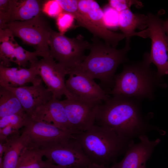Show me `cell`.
Here are the masks:
<instances>
[{
  "mask_svg": "<svg viewBox=\"0 0 168 168\" xmlns=\"http://www.w3.org/2000/svg\"><path fill=\"white\" fill-rule=\"evenodd\" d=\"M44 156L40 148L28 144L21 155L16 168H43L46 163Z\"/></svg>",
  "mask_w": 168,
  "mask_h": 168,
  "instance_id": "7402d4cb",
  "label": "cell"
},
{
  "mask_svg": "<svg viewBox=\"0 0 168 168\" xmlns=\"http://www.w3.org/2000/svg\"><path fill=\"white\" fill-rule=\"evenodd\" d=\"M32 65L37 68L46 87L52 93L53 98L59 100L63 96L66 99L75 96L66 87L65 77L68 74V71L50 55L38 59L30 65Z\"/></svg>",
  "mask_w": 168,
  "mask_h": 168,
  "instance_id": "8fae6325",
  "label": "cell"
},
{
  "mask_svg": "<svg viewBox=\"0 0 168 168\" xmlns=\"http://www.w3.org/2000/svg\"><path fill=\"white\" fill-rule=\"evenodd\" d=\"M6 28L24 44L33 47L40 57L50 55L49 43L53 30L41 15L28 21L9 22Z\"/></svg>",
  "mask_w": 168,
  "mask_h": 168,
  "instance_id": "52a82bcc",
  "label": "cell"
},
{
  "mask_svg": "<svg viewBox=\"0 0 168 168\" xmlns=\"http://www.w3.org/2000/svg\"><path fill=\"white\" fill-rule=\"evenodd\" d=\"M21 132L27 135L28 145L40 148L56 142L67 140L72 136L54 125L35 120L28 116Z\"/></svg>",
  "mask_w": 168,
  "mask_h": 168,
  "instance_id": "7c38bea8",
  "label": "cell"
},
{
  "mask_svg": "<svg viewBox=\"0 0 168 168\" xmlns=\"http://www.w3.org/2000/svg\"><path fill=\"white\" fill-rule=\"evenodd\" d=\"M73 135L92 163L105 166L115 162L125 153L129 142L107 128L94 124L83 132Z\"/></svg>",
  "mask_w": 168,
  "mask_h": 168,
  "instance_id": "277c9868",
  "label": "cell"
},
{
  "mask_svg": "<svg viewBox=\"0 0 168 168\" xmlns=\"http://www.w3.org/2000/svg\"><path fill=\"white\" fill-rule=\"evenodd\" d=\"M43 4L41 0H17L9 22L28 21L40 15Z\"/></svg>",
  "mask_w": 168,
  "mask_h": 168,
  "instance_id": "ffe728a7",
  "label": "cell"
},
{
  "mask_svg": "<svg viewBox=\"0 0 168 168\" xmlns=\"http://www.w3.org/2000/svg\"><path fill=\"white\" fill-rule=\"evenodd\" d=\"M91 40L89 54L72 70L82 72L94 79H98L102 85L112 89L118 67L128 61L127 54L130 49V38L126 39L125 46L120 49L105 44L97 38L93 37Z\"/></svg>",
  "mask_w": 168,
  "mask_h": 168,
  "instance_id": "7a4b0ae2",
  "label": "cell"
},
{
  "mask_svg": "<svg viewBox=\"0 0 168 168\" xmlns=\"http://www.w3.org/2000/svg\"><path fill=\"white\" fill-rule=\"evenodd\" d=\"M139 138L140 142L138 143L132 140L129 142L124 158L119 162H114L110 168H146L147 161L160 140L150 141L145 134Z\"/></svg>",
  "mask_w": 168,
  "mask_h": 168,
  "instance_id": "5bb4252c",
  "label": "cell"
},
{
  "mask_svg": "<svg viewBox=\"0 0 168 168\" xmlns=\"http://www.w3.org/2000/svg\"><path fill=\"white\" fill-rule=\"evenodd\" d=\"M4 87L11 91L16 96L29 116L37 107L53 98L52 93L44 86L42 81L29 86Z\"/></svg>",
  "mask_w": 168,
  "mask_h": 168,
  "instance_id": "9a60e30c",
  "label": "cell"
},
{
  "mask_svg": "<svg viewBox=\"0 0 168 168\" xmlns=\"http://www.w3.org/2000/svg\"><path fill=\"white\" fill-rule=\"evenodd\" d=\"M62 101L72 135L86 131L95 124L97 108L102 103L76 96Z\"/></svg>",
  "mask_w": 168,
  "mask_h": 168,
  "instance_id": "30bf717a",
  "label": "cell"
},
{
  "mask_svg": "<svg viewBox=\"0 0 168 168\" xmlns=\"http://www.w3.org/2000/svg\"><path fill=\"white\" fill-rule=\"evenodd\" d=\"M28 115L23 116L17 114H12L0 118V128L7 126L19 130L25 126Z\"/></svg>",
  "mask_w": 168,
  "mask_h": 168,
  "instance_id": "d4e9b609",
  "label": "cell"
},
{
  "mask_svg": "<svg viewBox=\"0 0 168 168\" xmlns=\"http://www.w3.org/2000/svg\"><path fill=\"white\" fill-rule=\"evenodd\" d=\"M86 168H108L106 166L101 164L91 163Z\"/></svg>",
  "mask_w": 168,
  "mask_h": 168,
  "instance_id": "4dcf8cb0",
  "label": "cell"
},
{
  "mask_svg": "<svg viewBox=\"0 0 168 168\" xmlns=\"http://www.w3.org/2000/svg\"><path fill=\"white\" fill-rule=\"evenodd\" d=\"M17 0H0V30L6 28Z\"/></svg>",
  "mask_w": 168,
  "mask_h": 168,
  "instance_id": "cb8c5ba5",
  "label": "cell"
},
{
  "mask_svg": "<svg viewBox=\"0 0 168 168\" xmlns=\"http://www.w3.org/2000/svg\"><path fill=\"white\" fill-rule=\"evenodd\" d=\"M163 24L166 34L168 39V19L165 21H163Z\"/></svg>",
  "mask_w": 168,
  "mask_h": 168,
  "instance_id": "1f68e13d",
  "label": "cell"
},
{
  "mask_svg": "<svg viewBox=\"0 0 168 168\" xmlns=\"http://www.w3.org/2000/svg\"><path fill=\"white\" fill-rule=\"evenodd\" d=\"M12 32L7 28L0 30V64L10 67L11 59L18 44Z\"/></svg>",
  "mask_w": 168,
  "mask_h": 168,
  "instance_id": "603a6c76",
  "label": "cell"
},
{
  "mask_svg": "<svg viewBox=\"0 0 168 168\" xmlns=\"http://www.w3.org/2000/svg\"><path fill=\"white\" fill-rule=\"evenodd\" d=\"M118 25L123 34L127 38L132 36L148 38V16L143 14L134 13L130 9L119 13Z\"/></svg>",
  "mask_w": 168,
  "mask_h": 168,
  "instance_id": "ac0fdd59",
  "label": "cell"
},
{
  "mask_svg": "<svg viewBox=\"0 0 168 168\" xmlns=\"http://www.w3.org/2000/svg\"><path fill=\"white\" fill-rule=\"evenodd\" d=\"M12 114L28 115L16 96L9 89L0 86V118Z\"/></svg>",
  "mask_w": 168,
  "mask_h": 168,
  "instance_id": "44dd1931",
  "label": "cell"
},
{
  "mask_svg": "<svg viewBox=\"0 0 168 168\" xmlns=\"http://www.w3.org/2000/svg\"><path fill=\"white\" fill-rule=\"evenodd\" d=\"M151 63L149 53L146 52L142 61L125 65L121 73L115 75L114 86L108 94L138 100L152 99L160 78L151 68Z\"/></svg>",
  "mask_w": 168,
  "mask_h": 168,
  "instance_id": "3957f363",
  "label": "cell"
},
{
  "mask_svg": "<svg viewBox=\"0 0 168 168\" xmlns=\"http://www.w3.org/2000/svg\"><path fill=\"white\" fill-rule=\"evenodd\" d=\"M63 11L74 17L78 24L88 30L94 37L116 48L119 42L127 37L109 30L104 13L98 3L93 0H57Z\"/></svg>",
  "mask_w": 168,
  "mask_h": 168,
  "instance_id": "5b68a950",
  "label": "cell"
},
{
  "mask_svg": "<svg viewBox=\"0 0 168 168\" xmlns=\"http://www.w3.org/2000/svg\"><path fill=\"white\" fill-rule=\"evenodd\" d=\"M87 167H69L67 168H86Z\"/></svg>",
  "mask_w": 168,
  "mask_h": 168,
  "instance_id": "d6a6232c",
  "label": "cell"
},
{
  "mask_svg": "<svg viewBox=\"0 0 168 168\" xmlns=\"http://www.w3.org/2000/svg\"><path fill=\"white\" fill-rule=\"evenodd\" d=\"M65 81L66 87L73 96L84 100L102 103L109 97L107 92L94 79L82 72L72 70Z\"/></svg>",
  "mask_w": 168,
  "mask_h": 168,
  "instance_id": "4fadbf2b",
  "label": "cell"
},
{
  "mask_svg": "<svg viewBox=\"0 0 168 168\" xmlns=\"http://www.w3.org/2000/svg\"><path fill=\"white\" fill-rule=\"evenodd\" d=\"M42 12L50 17H57L63 11L57 0H49L43 3Z\"/></svg>",
  "mask_w": 168,
  "mask_h": 168,
  "instance_id": "83f0119b",
  "label": "cell"
},
{
  "mask_svg": "<svg viewBox=\"0 0 168 168\" xmlns=\"http://www.w3.org/2000/svg\"><path fill=\"white\" fill-rule=\"evenodd\" d=\"M110 6L116 12H119L124 10L130 9L132 5L140 8L142 6V2L135 0H110L109 1Z\"/></svg>",
  "mask_w": 168,
  "mask_h": 168,
  "instance_id": "4316f807",
  "label": "cell"
},
{
  "mask_svg": "<svg viewBox=\"0 0 168 168\" xmlns=\"http://www.w3.org/2000/svg\"><path fill=\"white\" fill-rule=\"evenodd\" d=\"M43 168H67L53 164L47 160L46 161L45 164Z\"/></svg>",
  "mask_w": 168,
  "mask_h": 168,
  "instance_id": "f546056e",
  "label": "cell"
},
{
  "mask_svg": "<svg viewBox=\"0 0 168 168\" xmlns=\"http://www.w3.org/2000/svg\"><path fill=\"white\" fill-rule=\"evenodd\" d=\"M42 81L34 65L26 68L7 67L0 64V86L18 87L28 83L34 85Z\"/></svg>",
  "mask_w": 168,
  "mask_h": 168,
  "instance_id": "e0dca14e",
  "label": "cell"
},
{
  "mask_svg": "<svg viewBox=\"0 0 168 168\" xmlns=\"http://www.w3.org/2000/svg\"><path fill=\"white\" fill-rule=\"evenodd\" d=\"M40 148L47 160L57 165L66 168L87 167L92 163L73 135L67 140L51 143Z\"/></svg>",
  "mask_w": 168,
  "mask_h": 168,
  "instance_id": "ba28073f",
  "label": "cell"
},
{
  "mask_svg": "<svg viewBox=\"0 0 168 168\" xmlns=\"http://www.w3.org/2000/svg\"><path fill=\"white\" fill-rule=\"evenodd\" d=\"M74 16L71 14L63 12L56 17V24L59 33H64L70 29L73 25Z\"/></svg>",
  "mask_w": 168,
  "mask_h": 168,
  "instance_id": "484cf974",
  "label": "cell"
},
{
  "mask_svg": "<svg viewBox=\"0 0 168 168\" xmlns=\"http://www.w3.org/2000/svg\"><path fill=\"white\" fill-rule=\"evenodd\" d=\"M138 101L120 95L110 97L99 105L95 124L109 128L128 140L145 134L148 127Z\"/></svg>",
  "mask_w": 168,
  "mask_h": 168,
  "instance_id": "6da1fadb",
  "label": "cell"
},
{
  "mask_svg": "<svg viewBox=\"0 0 168 168\" xmlns=\"http://www.w3.org/2000/svg\"><path fill=\"white\" fill-rule=\"evenodd\" d=\"M3 142L5 143L7 147L3 156L2 168H16L21 155L28 144L27 135L21 132Z\"/></svg>",
  "mask_w": 168,
  "mask_h": 168,
  "instance_id": "d6986e66",
  "label": "cell"
},
{
  "mask_svg": "<svg viewBox=\"0 0 168 168\" xmlns=\"http://www.w3.org/2000/svg\"><path fill=\"white\" fill-rule=\"evenodd\" d=\"M90 44L81 35L70 38L53 30L49 40V55L69 74L84 60L85 51L89 49Z\"/></svg>",
  "mask_w": 168,
  "mask_h": 168,
  "instance_id": "8992f818",
  "label": "cell"
},
{
  "mask_svg": "<svg viewBox=\"0 0 168 168\" xmlns=\"http://www.w3.org/2000/svg\"><path fill=\"white\" fill-rule=\"evenodd\" d=\"M20 133L19 130H17L9 126L0 128V142H4Z\"/></svg>",
  "mask_w": 168,
  "mask_h": 168,
  "instance_id": "f1b7e54d",
  "label": "cell"
},
{
  "mask_svg": "<svg viewBox=\"0 0 168 168\" xmlns=\"http://www.w3.org/2000/svg\"><path fill=\"white\" fill-rule=\"evenodd\" d=\"M148 16V37L151 40L149 58L157 68V74L161 78L168 74V39L164 28L163 21L150 13Z\"/></svg>",
  "mask_w": 168,
  "mask_h": 168,
  "instance_id": "9c48e42d",
  "label": "cell"
},
{
  "mask_svg": "<svg viewBox=\"0 0 168 168\" xmlns=\"http://www.w3.org/2000/svg\"><path fill=\"white\" fill-rule=\"evenodd\" d=\"M30 116L35 120L54 125L72 135L62 100L53 98L37 107Z\"/></svg>",
  "mask_w": 168,
  "mask_h": 168,
  "instance_id": "2e32d148",
  "label": "cell"
}]
</instances>
